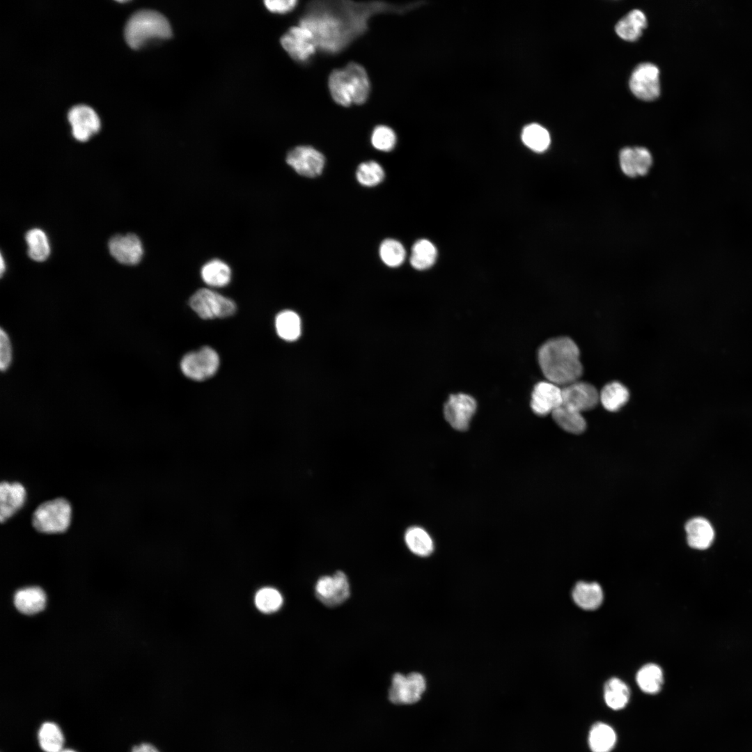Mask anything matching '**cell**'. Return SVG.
Segmentation results:
<instances>
[{"instance_id": "obj_1", "label": "cell", "mask_w": 752, "mask_h": 752, "mask_svg": "<svg viewBox=\"0 0 752 752\" xmlns=\"http://www.w3.org/2000/svg\"><path fill=\"white\" fill-rule=\"evenodd\" d=\"M397 11L402 12V8L384 2L316 1L306 6L299 25L311 31L318 49L336 54L366 32L370 17Z\"/></svg>"}, {"instance_id": "obj_2", "label": "cell", "mask_w": 752, "mask_h": 752, "mask_svg": "<svg viewBox=\"0 0 752 752\" xmlns=\"http://www.w3.org/2000/svg\"><path fill=\"white\" fill-rule=\"evenodd\" d=\"M579 357L577 344L565 336L548 340L538 352L540 369L547 381L563 387L581 376L583 367Z\"/></svg>"}, {"instance_id": "obj_3", "label": "cell", "mask_w": 752, "mask_h": 752, "mask_svg": "<svg viewBox=\"0 0 752 752\" xmlns=\"http://www.w3.org/2000/svg\"><path fill=\"white\" fill-rule=\"evenodd\" d=\"M328 86L333 100L343 107L363 104L370 90L366 70L354 62L333 70L329 77Z\"/></svg>"}, {"instance_id": "obj_4", "label": "cell", "mask_w": 752, "mask_h": 752, "mask_svg": "<svg viewBox=\"0 0 752 752\" xmlns=\"http://www.w3.org/2000/svg\"><path fill=\"white\" fill-rule=\"evenodd\" d=\"M170 24L157 11L142 10L135 13L127 21L125 38L132 49H138L152 39H165L171 36Z\"/></svg>"}, {"instance_id": "obj_5", "label": "cell", "mask_w": 752, "mask_h": 752, "mask_svg": "<svg viewBox=\"0 0 752 752\" xmlns=\"http://www.w3.org/2000/svg\"><path fill=\"white\" fill-rule=\"evenodd\" d=\"M71 505L63 498L45 501L38 506L32 517L34 528L45 533H62L71 520Z\"/></svg>"}, {"instance_id": "obj_6", "label": "cell", "mask_w": 752, "mask_h": 752, "mask_svg": "<svg viewBox=\"0 0 752 752\" xmlns=\"http://www.w3.org/2000/svg\"><path fill=\"white\" fill-rule=\"evenodd\" d=\"M189 306L205 320L227 318L236 311V304L232 299L207 288L196 291L189 299Z\"/></svg>"}, {"instance_id": "obj_7", "label": "cell", "mask_w": 752, "mask_h": 752, "mask_svg": "<svg viewBox=\"0 0 752 752\" xmlns=\"http://www.w3.org/2000/svg\"><path fill=\"white\" fill-rule=\"evenodd\" d=\"M217 352L209 346L186 354L180 361V369L188 378L203 381L212 377L219 366Z\"/></svg>"}, {"instance_id": "obj_8", "label": "cell", "mask_w": 752, "mask_h": 752, "mask_svg": "<svg viewBox=\"0 0 752 752\" xmlns=\"http://www.w3.org/2000/svg\"><path fill=\"white\" fill-rule=\"evenodd\" d=\"M425 688V679L418 673L407 675L395 673L389 691V699L395 705L414 704L421 699Z\"/></svg>"}, {"instance_id": "obj_9", "label": "cell", "mask_w": 752, "mask_h": 752, "mask_svg": "<svg viewBox=\"0 0 752 752\" xmlns=\"http://www.w3.org/2000/svg\"><path fill=\"white\" fill-rule=\"evenodd\" d=\"M629 88L641 100L652 101L657 99L660 94L659 68L651 63L639 64L632 73Z\"/></svg>"}, {"instance_id": "obj_10", "label": "cell", "mask_w": 752, "mask_h": 752, "mask_svg": "<svg viewBox=\"0 0 752 752\" xmlns=\"http://www.w3.org/2000/svg\"><path fill=\"white\" fill-rule=\"evenodd\" d=\"M317 598L325 606H336L350 597V588L346 574L337 571L332 576H323L315 586Z\"/></svg>"}, {"instance_id": "obj_11", "label": "cell", "mask_w": 752, "mask_h": 752, "mask_svg": "<svg viewBox=\"0 0 752 752\" xmlns=\"http://www.w3.org/2000/svg\"><path fill=\"white\" fill-rule=\"evenodd\" d=\"M281 44L290 57L298 62L307 61L318 49L311 31L300 25L291 27L281 37Z\"/></svg>"}, {"instance_id": "obj_12", "label": "cell", "mask_w": 752, "mask_h": 752, "mask_svg": "<svg viewBox=\"0 0 752 752\" xmlns=\"http://www.w3.org/2000/svg\"><path fill=\"white\" fill-rule=\"evenodd\" d=\"M286 162L298 174L314 178L323 171L325 159L318 150L308 146H299L292 149L286 157Z\"/></svg>"}, {"instance_id": "obj_13", "label": "cell", "mask_w": 752, "mask_h": 752, "mask_svg": "<svg viewBox=\"0 0 752 752\" xmlns=\"http://www.w3.org/2000/svg\"><path fill=\"white\" fill-rule=\"evenodd\" d=\"M476 409V402L473 397L464 393L453 394L444 405V418L455 430L464 431Z\"/></svg>"}, {"instance_id": "obj_14", "label": "cell", "mask_w": 752, "mask_h": 752, "mask_svg": "<svg viewBox=\"0 0 752 752\" xmlns=\"http://www.w3.org/2000/svg\"><path fill=\"white\" fill-rule=\"evenodd\" d=\"M562 395L561 405L581 413L593 409L600 402V393L595 386L579 380L562 387Z\"/></svg>"}, {"instance_id": "obj_15", "label": "cell", "mask_w": 752, "mask_h": 752, "mask_svg": "<svg viewBox=\"0 0 752 752\" xmlns=\"http://www.w3.org/2000/svg\"><path fill=\"white\" fill-rule=\"evenodd\" d=\"M563 402L562 388L551 382L537 383L532 391L531 407L538 416H546L556 409Z\"/></svg>"}, {"instance_id": "obj_16", "label": "cell", "mask_w": 752, "mask_h": 752, "mask_svg": "<svg viewBox=\"0 0 752 752\" xmlns=\"http://www.w3.org/2000/svg\"><path fill=\"white\" fill-rule=\"evenodd\" d=\"M72 134L79 141H86L100 127V121L95 111L86 105L73 107L68 113Z\"/></svg>"}, {"instance_id": "obj_17", "label": "cell", "mask_w": 752, "mask_h": 752, "mask_svg": "<svg viewBox=\"0 0 752 752\" xmlns=\"http://www.w3.org/2000/svg\"><path fill=\"white\" fill-rule=\"evenodd\" d=\"M109 249L116 260L129 265L138 264L143 255V244L134 234L113 237L109 242Z\"/></svg>"}, {"instance_id": "obj_18", "label": "cell", "mask_w": 752, "mask_h": 752, "mask_svg": "<svg viewBox=\"0 0 752 752\" xmlns=\"http://www.w3.org/2000/svg\"><path fill=\"white\" fill-rule=\"evenodd\" d=\"M26 490L17 482L3 481L0 485V520L3 522L15 514L24 504Z\"/></svg>"}, {"instance_id": "obj_19", "label": "cell", "mask_w": 752, "mask_h": 752, "mask_svg": "<svg viewBox=\"0 0 752 752\" xmlns=\"http://www.w3.org/2000/svg\"><path fill=\"white\" fill-rule=\"evenodd\" d=\"M689 546L698 550L709 548L714 540L715 533L712 524L701 517L689 519L685 524Z\"/></svg>"}, {"instance_id": "obj_20", "label": "cell", "mask_w": 752, "mask_h": 752, "mask_svg": "<svg viewBox=\"0 0 752 752\" xmlns=\"http://www.w3.org/2000/svg\"><path fill=\"white\" fill-rule=\"evenodd\" d=\"M14 604L22 613L33 615L42 611L46 604L45 592L39 587L18 590L14 595Z\"/></svg>"}, {"instance_id": "obj_21", "label": "cell", "mask_w": 752, "mask_h": 752, "mask_svg": "<svg viewBox=\"0 0 752 752\" xmlns=\"http://www.w3.org/2000/svg\"><path fill=\"white\" fill-rule=\"evenodd\" d=\"M575 604L584 610H595L603 601V591L596 582L579 581L572 590Z\"/></svg>"}, {"instance_id": "obj_22", "label": "cell", "mask_w": 752, "mask_h": 752, "mask_svg": "<svg viewBox=\"0 0 752 752\" xmlns=\"http://www.w3.org/2000/svg\"><path fill=\"white\" fill-rule=\"evenodd\" d=\"M646 26L647 19L645 14L640 10L634 9L617 22L615 31L622 39L635 41L641 36Z\"/></svg>"}, {"instance_id": "obj_23", "label": "cell", "mask_w": 752, "mask_h": 752, "mask_svg": "<svg viewBox=\"0 0 752 752\" xmlns=\"http://www.w3.org/2000/svg\"><path fill=\"white\" fill-rule=\"evenodd\" d=\"M616 739V732L611 726L597 722L590 729L588 742L592 752H611Z\"/></svg>"}, {"instance_id": "obj_24", "label": "cell", "mask_w": 752, "mask_h": 752, "mask_svg": "<svg viewBox=\"0 0 752 752\" xmlns=\"http://www.w3.org/2000/svg\"><path fill=\"white\" fill-rule=\"evenodd\" d=\"M201 276L203 281L209 286L221 288L230 283L231 269L223 260L212 259L202 267Z\"/></svg>"}, {"instance_id": "obj_25", "label": "cell", "mask_w": 752, "mask_h": 752, "mask_svg": "<svg viewBox=\"0 0 752 752\" xmlns=\"http://www.w3.org/2000/svg\"><path fill=\"white\" fill-rule=\"evenodd\" d=\"M551 414L556 423L569 433L579 434L586 430V423L581 412L561 405Z\"/></svg>"}, {"instance_id": "obj_26", "label": "cell", "mask_w": 752, "mask_h": 752, "mask_svg": "<svg viewBox=\"0 0 752 752\" xmlns=\"http://www.w3.org/2000/svg\"><path fill=\"white\" fill-rule=\"evenodd\" d=\"M630 697L627 685L621 680L612 677L604 687V699L606 705L613 710L625 707Z\"/></svg>"}, {"instance_id": "obj_27", "label": "cell", "mask_w": 752, "mask_h": 752, "mask_svg": "<svg viewBox=\"0 0 752 752\" xmlns=\"http://www.w3.org/2000/svg\"><path fill=\"white\" fill-rule=\"evenodd\" d=\"M628 389L618 382H612L606 384L600 393V402L609 412H616L628 401Z\"/></svg>"}, {"instance_id": "obj_28", "label": "cell", "mask_w": 752, "mask_h": 752, "mask_svg": "<svg viewBox=\"0 0 752 752\" xmlns=\"http://www.w3.org/2000/svg\"><path fill=\"white\" fill-rule=\"evenodd\" d=\"M636 680L641 691L648 694H656L664 684L663 671L658 665L648 664L639 670Z\"/></svg>"}, {"instance_id": "obj_29", "label": "cell", "mask_w": 752, "mask_h": 752, "mask_svg": "<svg viewBox=\"0 0 752 752\" xmlns=\"http://www.w3.org/2000/svg\"><path fill=\"white\" fill-rule=\"evenodd\" d=\"M405 541L409 549L418 556H428L434 550V543L430 535L418 526H412L406 531Z\"/></svg>"}, {"instance_id": "obj_30", "label": "cell", "mask_w": 752, "mask_h": 752, "mask_svg": "<svg viewBox=\"0 0 752 752\" xmlns=\"http://www.w3.org/2000/svg\"><path fill=\"white\" fill-rule=\"evenodd\" d=\"M437 256V250L435 246L430 241L421 239L414 244L409 262L414 268L424 270L434 264Z\"/></svg>"}, {"instance_id": "obj_31", "label": "cell", "mask_w": 752, "mask_h": 752, "mask_svg": "<svg viewBox=\"0 0 752 752\" xmlns=\"http://www.w3.org/2000/svg\"><path fill=\"white\" fill-rule=\"evenodd\" d=\"M275 327L278 336L283 340H296L301 334L300 318L294 311H283L276 317Z\"/></svg>"}, {"instance_id": "obj_32", "label": "cell", "mask_w": 752, "mask_h": 752, "mask_svg": "<svg viewBox=\"0 0 752 752\" xmlns=\"http://www.w3.org/2000/svg\"><path fill=\"white\" fill-rule=\"evenodd\" d=\"M38 739L40 747L45 752H60L63 749V735L55 723H43L39 728Z\"/></svg>"}, {"instance_id": "obj_33", "label": "cell", "mask_w": 752, "mask_h": 752, "mask_svg": "<svg viewBox=\"0 0 752 752\" xmlns=\"http://www.w3.org/2000/svg\"><path fill=\"white\" fill-rule=\"evenodd\" d=\"M28 254L33 260L45 261L49 256L50 246L48 238L41 229L33 228L26 235Z\"/></svg>"}, {"instance_id": "obj_34", "label": "cell", "mask_w": 752, "mask_h": 752, "mask_svg": "<svg viewBox=\"0 0 752 752\" xmlns=\"http://www.w3.org/2000/svg\"><path fill=\"white\" fill-rule=\"evenodd\" d=\"M522 140L528 148L538 152L546 150L551 141L548 131L535 123L530 124L523 129Z\"/></svg>"}, {"instance_id": "obj_35", "label": "cell", "mask_w": 752, "mask_h": 752, "mask_svg": "<svg viewBox=\"0 0 752 752\" xmlns=\"http://www.w3.org/2000/svg\"><path fill=\"white\" fill-rule=\"evenodd\" d=\"M379 256L386 265L396 267L405 261L406 252L403 245L399 241L386 239L380 244Z\"/></svg>"}, {"instance_id": "obj_36", "label": "cell", "mask_w": 752, "mask_h": 752, "mask_svg": "<svg viewBox=\"0 0 752 752\" xmlns=\"http://www.w3.org/2000/svg\"><path fill=\"white\" fill-rule=\"evenodd\" d=\"M356 176L358 182L365 187L377 185L384 178L385 173L382 166L375 161L361 163L357 168Z\"/></svg>"}, {"instance_id": "obj_37", "label": "cell", "mask_w": 752, "mask_h": 752, "mask_svg": "<svg viewBox=\"0 0 752 752\" xmlns=\"http://www.w3.org/2000/svg\"><path fill=\"white\" fill-rule=\"evenodd\" d=\"M254 601L260 611L269 613L279 609L283 604V597L276 589L265 587L257 592Z\"/></svg>"}, {"instance_id": "obj_38", "label": "cell", "mask_w": 752, "mask_h": 752, "mask_svg": "<svg viewBox=\"0 0 752 752\" xmlns=\"http://www.w3.org/2000/svg\"><path fill=\"white\" fill-rule=\"evenodd\" d=\"M373 146L380 151L392 150L396 143V135L394 131L386 125H378L373 130L371 138Z\"/></svg>"}, {"instance_id": "obj_39", "label": "cell", "mask_w": 752, "mask_h": 752, "mask_svg": "<svg viewBox=\"0 0 752 752\" xmlns=\"http://www.w3.org/2000/svg\"><path fill=\"white\" fill-rule=\"evenodd\" d=\"M633 148V159L637 175L648 173L652 163V155L649 150L643 147Z\"/></svg>"}, {"instance_id": "obj_40", "label": "cell", "mask_w": 752, "mask_h": 752, "mask_svg": "<svg viewBox=\"0 0 752 752\" xmlns=\"http://www.w3.org/2000/svg\"><path fill=\"white\" fill-rule=\"evenodd\" d=\"M12 360V349L8 334L1 329L0 333V368L7 370Z\"/></svg>"}, {"instance_id": "obj_41", "label": "cell", "mask_w": 752, "mask_h": 752, "mask_svg": "<svg viewBox=\"0 0 752 752\" xmlns=\"http://www.w3.org/2000/svg\"><path fill=\"white\" fill-rule=\"evenodd\" d=\"M620 164L622 172L629 177L637 175L633 159L632 148H625L621 150L619 155Z\"/></svg>"}, {"instance_id": "obj_42", "label": "cell", "mask_w": 752, "mask_h": 752, "mask_svg": "<svg viewBox=\"0 0 752 752\" xmlns=\"http://www.w3.org/2000/svg\"><path fill=\"white\" fill-rule=\"evenodd\" d=\"M267 8L272 13H285L294 9L296 0H266L264 1Z\"/></svg>"}, {"instance_id": "obj_43", "label": "cell", "mask_w": 752, "mask_h": 752, "mask_svg": "<svg viewBox=\"0 0 752 752\" xmlns=\"http://www.w3.org/2000/svg\"><path fill=\"white\" fill-rule=\"evenodd\" d=\"M131 752H160L154 745L150 743H141L134 746Z\"/></svg>"}, {"instance_id": "obj_44", "label": "cell", "mask_w": 752, "mask_h": 752, "mask_svg": "<svg viewBox=\"0 0 752 752\" xmlns=\"http://www.w3.org/2000/svg\"><path fill=\"white\" fill-rule=\"evenodd\" d=\"M0 263H1V276H2L3 274L4 273V272L6 270V264H5V262L3 260V258L2 255H1V262H0Z\"/></svg>"}, {"instance_id": "obj_45", "label": "cell", "mask_w": 752, "mask_h": 752, "mask_svg": "<svg viewBox=\"0 0 752 752\" xmlns=\"http://www.w3.org/2000/svg\"><path fill=\"white\" fill-rule=\"evenodd\" d=\"M60 752H77V751H74L72 749H62Z\"/></svg>"}]
</instances>
